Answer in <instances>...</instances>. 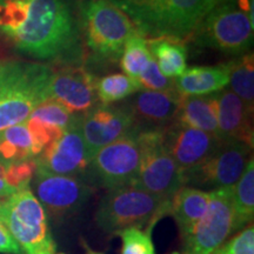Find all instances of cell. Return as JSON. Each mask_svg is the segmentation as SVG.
Returning a JSON list of instances; mask_svg holds the SVG:
<instances>
[{
    "label": "cell",
    "instance_id": "9",
    "mask_svg": "<svg viewBox=\"0 0 254 254\" xmlns=\"http://www.w3.org/2000/svg\"><path fill=\"white\" fill-rule=\"evenodd\" d=\"M253 148L240 141H222L205 159L183 174L184 186L208 192L233 187L249 163Z\"/></svg>",
    "mask_w": 254,
    "mask_h": 254
},
{
    "label": "cell",
    "instance_id": "11",
    "mask_svg": "<svg viewBox=\"0 0 254 254\" xmlns=\"http://www.w3.org/2000/svg\"><path fill=\"white\" fill-rule=\"evenodd\" d=\"M140 131L134 129L93 155L87 171L92 182L107 190L135 183L140 165Z\"/></svg>",
    "mask_w": 254,
    "mask_h": 254
},
{
    "label": "cell",
    "instance_id": "38",
    "mask_svg": "<svg viewBox=\"0 0 254 254\" xmlns=\"http://www.w3.org/2000/svg\"><path fill=\"white\" fill-rule=\"evenodd\" d=\"M81 244H82V247H84L85 252H86V254H105V253H101V252H98V251H94L92 250L90 246L87 245L86 243H85L84 240H81Z\"/></svg>",
    "mask_w": 254,
    "mask_h": 254
},
{
    "label": "cell",
    "instance_id": "17",
    "mask_svg": "<svg viewBox=\"0 0 254 254\" xmlns=\"http://www.w3.org/2000/svg\"><path fill=\"white\" fill-rule=\"evenodd\" d=\"M218 136L222 141H240L253 148V111L231 91L217 93Z\"/></svg>",
    "mask_w": 254,
    "mask_h": 254
},
{
    "label": "cell",
    "instance_id": "8",
    "mask_svg": "<svg viewBox=\"0 0 254 254\" xmlns=\"http://www.w3.org/2000/svg\"><path fill=\"white\" fill-rule=\"evenodd\" d=\"M140 165L135 183L163 201H170L184 186L183 174L164 142V129L139 132Z\"/></svg>",
    "mask_w": 254,
    "mask_h": 254
},
{
    "label": "cell",
    "instance_id": "24",
    "mask_svg": "<svg viewBox=\"0 0 254 254\" xmlns=\"http://www.w3.org/2000/svg\"><path fill=\"white\" fill-rule=\"evenodd\" d=\"M234 232L252 224L254 215V160L251 158L233 186Z\"/></svg>",
    "mask_w": 254,
    "mask_h": 254
},
{
    "label": "cell",
    "instance_id": "39",
    "mask_svg": "<svg viewBox=\"0 0 254 254\" xmlns=\"http://www.w3.org/2000/svg\"><path fill=\"white\" fill-rule=\"evenodd\" d=\"M6 200V198H2V196H0V206L2 205V202H4Z\"/></svg>",
    "mask_w": 254,
    "mask_h": 254
},
{
    "label": "cell",
    "instance_id": "31",
    "mask_svg": "<svg viewBox=\"0 0 254 254\" xmlns=\"http://www.w3.org/2000/svg\"><path fill=\"white\" fill-rule=\"evenodd\" d=\"M37 171L34 159L9 164L4 166V178L6 183L15 190L28 189Z\"/></svg>",
    "mask_w": 254,
    "mask_h": 254
},
{
    "label": "cell",
    "instance_id": "22",
    "mask_svg": "<svg viewBox=\"0 0 254 254\" xmlns=\"http://www.w3.org/2000/svg\"><path fill=\"white\" fill-rule=\"evenodd\" d=\"M148 50L165 77L176 79L187 68V49L184 41L160 37L147 40Z\"/></svg>",
    "mask_w": 254,
    "mask_h": 254
},
{
    "label": "cell",
    "instance_id": "20",
    "mask_svg": "<svg viewBox=\"0 0 254 254\" xmlns=\"http://www.w3.org/2000/svg\"><path fill=\"white\" fill-rule=\"evenodd\" d=\"M211 192L190 186H182L170 200V213L185 237L207 209Z\"/></svg>",
    "mask_w": 254,
    "mask_h": 254
},
{
    "label": "cell",
    "instance_id": "3",
    "mask_svg": "<svg viewBox=\"0 0 254 254\" xmlns=\"http://www.w3.org/2000/svg\"><path fill=\"white\" fill-rule=\"evenodd\" d=\"M81 38L95 62H117L126 41L138 28L122 9L107 0H84L79 4Z\"/></svg>",
    "mask_w": 254,
    "mask_h": 254
},
{
    "label": "cell",
    "instance_id": "27",
    "mask_svg": "<svg viewBox=\"0 0 254 254\" xmlns=\"http://www.w3.org/2000/svg\"><path fill=\"white\" fill-rule=\"evenodd\" d=\"M141 90V85L138 80L123 73L105 75L97 81L98 100H100L103 105L120 101Z\"/></svg>",
    "mask_w": 254,
    "mask_h": 254
},
{
    "label": "cell",
    "instance_id": "5",
    "mask_svg": "<svg viewBox=\"0 0 254 254\" xmlns=\"http://www.w3.org/2000/svg\"><path fill=\"white\" fill-rule=\"evenodd\" d=\"M0 221L17 241L21 254H59L45 209L30 187L6 198L0 206Z\"/></svg>",
    "mask_w": 254,
    "mask_h": 254
},
{
    "label": "cell",
    "instance_id": "25",
    "mask_svg": "<svg viewBox=\"0 0 254 254\" xmlns=\"http://www.w3.org/2000/svg\"><path fill=\"white\" fill-rule=\"evenodd\" d=\"M231 91L237 94L244 104L253 111L254 105V59L253 53H247L232 60L230 74Z\"/></svg>",
    "mask_w": 254,
    "mask_h": 254
},
{
    "label": "cell",
    "instance_id": "10",
    "mask_svg": "<svg viewBox=\"0 0 254 254\" xmlns=\"http://www.w3.org/2000/svg\"><path fill=\"white\" fill-rule=\"evenodd\" d=\"M233 233V187L211 190L204 215L183 237L184 254H212Z\"/></svg>",
    "mask_w": 254,
    "mask_h": 254
},
{
    "label": "cell",
    "instance_id": "36",
    "mask_svg": "<svg viewBox=\"0 0 254 254\" xmlns=\"http://www.w3.org/2000/svg\"><path fill=\"white\" fill-rule=\"evenodd\" d=\"M15 192H18V190L12 189V187L6 183L4 178V166L0 164V196H2V198H8V196L14 194Z\"/></svg>",
    "mask_w": 254,
    "mask_h": 254
},
{
    "label": "cell",
    "instance_id": "32",
    "mask_svg": "<svg viewBox=\"0 0 254 254\" xmlns=\"http://www.w3.org/2000/svg\"><path fill=\"white\" fill-rule=\"evenodd\" d=\"M212 254H254V227L252 224L241 228Z\"/></svg>",
    "mask_w": 254,
    "mask_h": 254
},
{
    "label": "cell",
    "instance_id": "14",
    "mask_svg": "<svg viewBox=\"0 0 254 254\" xmlns=\"http://www.w3.org/2000/svg\"><path fill=\"white\" fill-rule=\"evenodd\" d=\"M81 116L74 119L58 140L34 159L37 167L49 173L80 178L87 173L91 158L81 133Z\"/></svg>",
    "mask_w": 254,
    "mask_h": 254
},
{
    "label": "cell",
    "instance_id": "7",
    "mask_svg": "<svg viewBox=\"0 0 254 254\" xmlns=\"http://www.w3.org/2000/svg\"><path fill=\"white\" fill-rule=\"evenodd\" d=\"M254 25L237 4L215 6L193 34L196 45L231 56L246 53L253 44Z\"/></svg>",
    "mask_w": 254,
    "mask_h": 254
},
{
    "label": "cell",
    "instance_id": "18",
    "mask_svg": "<svg viewBox=\"0 0 254 254\" xmlns=\"http://www.w3.org/2000/svg\"><path fill=\"white\" fill-rule=\"evenodd\" d=\"M182 97L176 90L139 91L128 105L138 126L141 124L151 129H164L176 120Z\"/></svg>",
    "mask_w": 254,
    "mask_h": 254
},
{
    "label": "cell",
    "instance_id": "30",
    "mask_svg": "<svg viewBox=\"0 0 254 254\" xmlns=\"http://www.w3.org/2000/svg\"><path fill=\"white\" fill-rule=\"evenodd\" d=\"M122 238V254H157L152 241V228L146 231L127 228L119 232Z\"/></svg>",
    "mask_w": 254,
    "mask_h": 254
},
{
    "label": "cell",
    "instance_id": "33",
    "mask_svg": "<svg viewBox=\"0 0 254 254\" xmlns=\"http://www.w3.org/2000/svg\"><path fill=\"white\" fill-rule=\"evenodd\" d=\"M141 88H146L147 91H171L174 88V80L165 77L159 69L155 60L152 58L148 63L147 67L141 73L138 79Z\"/></svg>",
    "mask_w": 254,
    "mask_h": 254
},
{
    "label": "cell",
    "instance_id": "16",
    "mask_svg": "<svg viewBox=\"0 0 254 254\" xmlns=\"http://www.w3.org/2000/svg\"><path fill=\"white\" fill-rule=\"evenodd\" d=\"M164 142L184 174L202 163L220 145L221 140L213 133L173 122L164 129Z\"/></svg>",
    "mask_w": 254,
    "mask_h": 254
},
{
    "label": "cell",
    "instance_id": "28",
    "mask_svg": "<svg viewBox=\"0 0 254 254\" xmlns=\"http://www.w3.org/2000/svg\"><path fill=\"white\" fill-rule=\"evenodd\" d=\"M74 117L75 114L69 112L65 106L52 98H49L31 113L28 119H37L65 129L71 125Z\"/></svg>",
    "mask_w": 254,
    "mask_h": 254
},
{
    "label": "cell",
    "instance_id": "29",
    "mask_svg": "<svg viewBox=\"0 0 254 254\" xmlns=\"http://www.w3.org/2000/svg\"><path fill=\"white\" fill-rule=\"evenodd\" d=\"M26 126L32 138V146H33V155L36 159L41 152L49 146L58 140L65 129L51 124L40 122L37 119H27Z\"/></svg>",
    "mask_w": 254,
    "mask_h": 254
},
{
    "label": "cell",
    "instance_id": "19",
    "mask_svg": "<svg viewBox=\"0 0 254 254\" xmlns=\"http://www.w3.org/2000/svg\"><path fill=\"white\" fill-rule=\"evenodd\" d=\"M232 62L217 66H194L186 68L173 79L174 88L180 97H199L217 93L230 82Z\"/></svg>",
    "mask_w": 254,
    "mask_h": 254
},
{
    "label": "cell",
    "instance_id": "21",
    "mask_svg": "<svg viewBox=\"0 0 254 254\" xmlns=\"http://www.w3.org/2000/svg\"><path fill=\"white\" fill-rule=\"evenodd\" d=\"M217 93L182 97L174 122L218 135Z\"/></svg>",
    "mask_w": 254,
    "mask_h": 254
},
{
    "label": "cell",
    "instance_id": "34",
    "mask_svg": "<svg viewBox=\"0 0 254 254\" xmlns=\"http://www.w3.org/2000/svg\"><path fill=\"white\" fill-rule=\"evenodd\" d=\"M117 6L125 13L127 17L134 21V19L141 13L144 9L151 4L153 0H107Z\"/></svg>",
    "mask_w": 254,
    "mask_h": 254
},
{
    "label": "cell",
    "instance_id": "35",
    "mask_svg": "<svg viewBox=\"0 0 254 254\" xmlns=\"http://www.w3.org/2000/svg\"><path fill=\"white\" fill-rule=\"evenodd\" d=\"M0 253L1 254H21L17 241L9 233L7 227L0 221Z\"/></svg>",
    "mask_w": 254,
    "mask_h": 254
},
{
    "label": "cell",
    "instance_id": "37",
    "mask_svg": "<svg viewBox=\"0 0 254 254\" xmlns=\"http://www.w3.org/2000/svg\"><path fill=\"white\" fill-rule=\"evenodd\" d=\"M238 0H211V4L213 7L215 6H222V5H230V4H237Z\"/></svg>",
    "mask_w": 254,
    "mask_h": 254
},
{
    "label": "cell",
    "instance_id": "6",
    "mask_svg": "<svg viewBox=\"0 0 254 254\" xmlns=\"http://www.w3.org/2000/svg\"><path fill=\"white\" fill-rule=\"evenodd\" d=\"M212 8L211 0H153L133 24L145 38L167 37L185 41L192 39Z\"/></svg>",
    "mask_w": 254,
    "mask_h": 254
},
{
    "label": "cell",
    "instance_id": "4",
    "mask_svg": "<svg viewBox=\"0 0 254 254\" xmlns=\"http://www.w3.org/2000/svg\"><path fill=\"white\" fill-rule=\"evenodd\" d=\"M170 213V201H163L136 184L109 190L101 199L95 213V221L107 233L127 228H140L154 224ZM147 227V228H148Z\"/></svg>",
    "mask_w": 254,
    "mask_h": 254
},
{
    "label": "cell",
    "instance_id": "1",
    "mask_svg": "<svg viewBox=\"0 0 254 254\" xmlns=\"http://www.w3.org/2000/svg\"><path fill=\"white\" fill-rule=\"evenodd\" d=\"M0 33L24 55L78 65L81 30L73 0H0Z\"/></svg>",
    "mask_w": 254,
    "mask_h": 254
},
{
    "label": "cell",
    "instance_id": "2",
    "mask_svg": "<svg viewBox=\"0 0 254 254\" xmlns=\"http://www.w3.org/2000/svg\"><path fill=\"white\" fill-rule=\"evenodd\" d=\"M53 69L39 63L0 62V131L30 118L49 99Z\"/></svg>",
    "mask_w": 254,
    "mask_h": 254
},
{
    "label": "cell",
    "instance_id": "26",
    "mask_svg": "<svg viewBox=\"0 0 254 254\" xmlns=\"http://www.w3.org/2000/svg\"><path fill=\"white\" fill-rule=\"evenodd\" d=\"M151 59L152 56L148 50L147 39L138 31L126 41L124 46L122 57L119 59L120 67L125 72L124 74L138 80Z\"/></svg>",
    "mask_w": 254,
    "mask_h": 254
},
{
    "label": "cell",
    "instance_id": "13",
    "mask_svg": "<svg viewBox=\"0 0 254 254\" xmlns=\"http://www.w3.org/2000/svg\"><path fill=\"white\" fill-rule=\"evenodd\" d=\"M81 133L90 158L101 148L140 128L129 106L95 105L81 114Z\"/></svg>",
    "mask_w": 254,
    "mask_h": 254
},
{
    "label": "cell",
    "instance_id": "23",
    "mask_svg": "<svg viewBox=\"0 0 254 254\" xmlns=\"http://www.w3.org/2000/svg\"><path fill=\"white\" fill-rule=\"evenodd\" d=\"M34 159L32 138L26 123L0 131V164L20 163Z\"/></svg>",
    "mask_w": 254,
    "mask_h": 254
},
{
    "label": "cell",
    "instance_id": "15",
    "mask_svg": "<svg viewBox=\"0 0 254 254\" xmlns=\"http://www.w3.org/2000/svg\"><path fill=\"white\" fill-rule=\"evenodd\" d=\"M98 79L80 65H65L53 71L50 97L71 113H85L98 103Z\"/></svg>",
    "mask_w": 254,
    "mask_h": 254
},
{
    "label": "cell",
    "instance_id": "12",
    "mask_svg": "<svg viewBox=\"0 0 254 254\" xmlns=\"http://www.w3.org/2000/svg\"><path fill=\"white\" fill-rule=\"evenodd\" d=\"M33 178L34 195L46 214L56 220H64L80 211L94 192L82 178L59 176L38 167Z\"/></svg>",
    "mask_w": 254,
    "mask_h": 254
}]
</instances>
